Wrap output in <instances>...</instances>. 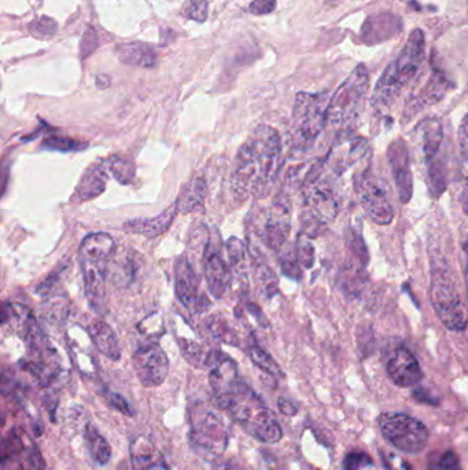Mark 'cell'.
Listing matches in <instances>:
<instances>
[{
  "label": "cell",
  "mask_w": 468,
  "mask_h": 470,
  "mask_svg": "<svg viewBox=\"0 0 468 470\" xmlns=\"http://www.w3.org/2000/svg\"><path fill=\"white\" fill-rule=\"evenodd\" d=\"M282 150L279 132L270 125H258L238 150L231 176L234 197H267L280 172Z\"/></svg>",
  "instance_id": "obj_1"
},
{
  "label": "cell",
  "mask_w": 468,
  "mask_h": 470,
  "mask_svg": "<svg viewBox=\"0 0 468 470\" xmlns=\"http://www.w3.org/2000/svg\"><path fill=\"white\" fill-rule=\"evenodd\" d=\"M423 61L424 35L420 29H415L409 35L404 49L383 71L373 88L371 106L376 113L388 112L395 105L404 88H407L419 74Z\"/></svg>",
  "instance_id": "obj_2"
},
{
  "label": "cell",
  "mask_w": 468,
  "mask_h": 470,
  "mask_svg": "<svg viewBox=\"0 0 468 470\" xmlns=\"http://www.w3.org/2000/svg\"><path fill=\"white\" fill-rule=\"evenodd\" d=\"M217 409L228 413L232 420L258 442L275 445L283 437V430L275 414L264 404L261 397L242 381L238 382L235 389L222 400Z\"/></svg>",
  "instance_id": "obj_3"
},
{
  "label": "cell",
  "mask_w": 468,
  "mask_h": 470,
  "mask_svg": "<svg viewBox=\"0 0 468 470\" xmlns=\"http://www.w3.org/2000/svg\"><path fill=\"white\" fill-rule=\"evenodd\" d=\"M116 252L117 247L113 237L106 233L85 237L78 247V263L84 278L85 295L90 305L100 314H104L107 308L106 282Z\"/></svg>",
  "instance_id": "obj_4"
},
{
  "label": "cell",
  "mask_w": 468,
  "mask_h": 470,
  "mask_svg": "<svg viewBox=\"0 0 468 470\" xmlns=\"http://www.w3.org/2000/svg\"><path fill=\"white\" fill-rule=\"evenodd\" d=\"M430 300L438 319L452 331L467 329V311L455 272L449 262L438 252L430 256Z\"/></svg>",
  "instance_id": "obj_5"
},
{
  "label": "cell",
  "mask_w": 468,
  "mask_h": 470,
  "mask_svg": "<svg viewBox=\"0 0 468 470\" xmlns=\"http://www.w3.org/2000/svg\"><path fill=\"white\" fill-rule=\"evenodd\" d=\"M324 163L312 165L302 184L304 209L301 222L304 234L313 237L323 227L332 222L340 212L338 192L328 177L323 176Z\"/></svg>",
  "instance_id": "obj_6"
},
{
  "label": "cell",
  "mask_w": 468,
  "mask_h": 470,
  "mask_svg": "<svg viewBox=\"0 0 468 470\" xmlns=\"http://www.w3.org/2000/svg\"><path fill=\"white\" fill-rule=\"evenodd\" d=\"M328 103L325 93L296 94L290 128V146L294 153L304 154L315 146L327 125Z\"/></svg>",
  "instance_id": "obj_7"
},
{
  "label": "cell",
  "mask_w": 468,
  "mask_h": 470,
  "mask_svg": "<svg viewBox=\"0 0 468 470\" xmlns=\"http://www.w3.org/2000/svg\"><path fill=\"white\" fill-rule=\"evenodd\" d=\"M208 404H196L190 410V445L205 459H219L224 454L229 430L217 411Z\"/></svg>",
  "instance_id": "obj_8"
},
{
  "label": "cell",
  "mask_w": 468,
  "mask_h": 470,
  "mask_svg": "<svg viewBox=\"0 0 468 470\" xmlns=\"http://www.w3.org/2000/svg\"><path fill=\"white\" fill-rule=\"evenodd\" d=\"M370 87V74L361 64L353 69L345 81L338 87L327 109V125L349 129L354 123L367 98Z\"/></svg>",
  "instance_id": "obj_9"
},
{
  "label": "cell",
  "mask_w": 468,
  "mask_h": 470,
  "mask_svg": "<svg viewBox=\"0 0 468 470\" xmlns=\"http://www.w3.org/2000/svg\"><path fill=\"white\" fill-rule=\"evenodd\" d=\"M354 189L370 221L379 225H388L395 221V208L390 187L382 177L371 172L370 168L364 170L356 175Z\"/></svg>",
  "instance_id": "obj_10"
},
{
  "label": "cell",
  "mask_w": 468,
  "mask_h": 470,
  "mask_svg": "<svg viewBox=\"0 0 468 470\" xmlns=\"http://www.w3.org/2000/svg\"><path fill=\"white\" fill-rule=\"evenodd\" d=\"M379 428L390 445L407 454H418L428 443L426 425L407 414L383 413L379 417Z\"/></svg>",
  "instance_id": "obj_11"
},
{
  "label": "cell",
  "mask_w": 468,
  "mask_h": 470,
  "mask_svg": "<svg viewBox=\"0 0 468 470\" xmlns=\"http://www.w3.org/2000/svg\"><path fill=\"white\" fill-rule=\"evenodd\" d=\"M292 231V204L286 192L279 193L271 205L261 213L256 233L271 250L284 247Z\"/></svg>",
  "instance_id": "obj_12"
},
{
  "label": "cell",
  "mask_w": 468,
  "mask_h": 470,
  "mask_svg": "<svg viewBox=\"0 0 468 470\" xmlns=\"http://www.w3.org/2000/svg\"><path fill=\"white\" fill-rule=\"evenodd\" d=\"M368 151L370 146L366 138L356 135L350 129H342L324 160V168L335 176H341L361 161Z\"/></svg>",
  "instance_id": "obj_13"
},
{
  "label": "cell",
  "mask_w": 468,
  "mask_h": 470,
  "mask_svg": "<svg viewBox=\"0 0 468 470\" xmlns=\"http://www.w3.org/2000/svg\"><path fill=\"white\" fill-rule=\"evenodd\" d=\"M132 365L139 382L146 388L160 387L169 372V359L158 344H148L136 349Z\"/></svg>",
  "instance_id": "obj_14"
},
{
  "label": "cell",
  "mask_w": 468,
  "mask_h": 470,
  "mask_svg": "<svg viewBox=\"0 0 468 470\" xmlns=\"http://www.w3.org/2000/svg\"><path fill=\"white\" fill-rule=\"evenodd\" d=\"M174 289L179 301L194 314L210 308L209 298L199 292V278L186 256H180L174 263Z\"/></svg>",
  "instance_id": "obj_15"
},
{
  "label": "cell",
  "mask_w": 468,
  "mask_h": 470,
  "mask_svg": "<svg viewBox=\"0 0 468 470\" xmlns=\"http://www.w3.org/2000/svg\"><path fill=\"white\" fill-rule=\"evenodd\" d=\"M208 371L209 384L213 392V401L215 406H219L241 381L238 377V366L229 356L220 351L213 349L208 365Z\"/></svg>",
  "instance_id": "obj_16"
},
{
  "label": "cell",
  "mask_w": 468,
  "mask_h": 470,
  "mask_svg": "<svg viewBox=\"0 0 468 470\" xmlns=\"http://www.w3.org/2000/svg\"><path fill=\"white\" fill-rule=\"evenodd\" d=\"M388 158L398 198L402 204H408L414 194V175L407 142L401 138L393 141L388 148Z\"/></svg>",
  "instance_id": "obj_17"
},
{
  "label": "cell",
  "mask_w": 468,
  "mask_h": 470,
  "mask_svg": "<svg viewBox=\"0 0 468 470\" xmlns=\"http://www.w3.org/2000/svg\"><path fill=\"white\" fill-rule=\"evenodd\" d=\"M450 88H453V84L446 78V76L441 71L434 69L419 91L407 100L404 109V122H409L426 107L440 102Z\"/></svg>",
  "instance_id": "obj_18"
},
{
  "label": "cell",
  "mask_w": 468,
  "mask_h": 470,
  "mask_svg": "<svg viewBox=\"0 0 468 470\" xmlns=\"http://www.w3.org/2000/svg\"><path fill=\"white\" fill-rule=\"evenodd\" d=\"M203 274L210 295L217 300L225 296L231 286L232 271L224 260L222 252L210 247V244H208L203 253Z\"/></svg>",
  "instance_id": "obj_19"
},
{
  "label": "cell",
  "mask_w": 468,
  "mask_h": 470,
  "mask_svg": "<svg viewBox=\"0 0 468 470\" xmlns=\"http://www.w3.org/2000/svg\"><path fill=\"white\" fill-rule=\"evenodd\" d=\"M388 374L397 387L411 388L423 378L418 359L405 346H398L388 359Z\"/></svg>",
  "instance_id": "obj_20"
},
{
  "label": "cell",
  "mask_w": 468,
  "mask_h": 470,
  "mask_svg": "<svg viewBox=\"0 0 468 470\" xmlns=\"http://www.w3.org/2000/svg\"><path fill=\"white\" fill-rule=\"evenodd\" d=\"M110 176L109 161L107 158H102L91 164L80 177L78 184L76 186L72 201L81 204L87 201H92L104 193L107 180Z\"/></svg>",
  "instance_id": "obj_21"
},
{
  "label": "cell",
  "mask_w": 468,
  "mask_h": 470,
  "mask_svg": "<svg viewBox=\"0 0 468 470\" xmlns=\"http://www.w3.org/2000/svg\"><path fill=\"white\" fill-rule=\"evenodd\" d=\"M402 29L401 20L390 13L371 16L361 28V39L366 45H378L395 37Z\"/></svg>",
  "instance_id": "obj_22"
},
{
  "label": "cell",
  "mask_w": 468,
  "mask_h": 470,
  "mask_svg": "<svg viewBox=\"0 0 468 470\" xmlns=\"http://www.w3.org/2000/svg\"><path fill=\"white\" fill-rule=\"evenodd\" d=\"M415 136L420 143L424 161L430 164L440 155L444 143V125L436 117H427L416 125Z\"/></svg>",
  "instance_id": "obj_23"
},
{
  "label": "cell",
  "mask_w": 468,
  "mask_h": 470,
  "mask_svg": "<svg viewBox=\"0 0 468 470\" xmlns=\"http://www.w3.org/2000/svg\"><path fill=\"white\" fill-rule=\"evenodd\" d=\"M177 212H179L177 205L174 202L155 218H145V219L139 218V219H132V221L124 223V231L136 234V235H143L146 238L160 237L171 227Z\"/></svg>",
  "instance_id": "obj_24"
},
{
  "label": "cell",
  "mask_w": 468,
  "mask_h": 470,
  "mask_svg": "<svg viewBox=\"0 0 468 470\" xmlns=\"http://www.w3.org/2000/svg\"><path fill=\"white\" fill-rule=\"evenodd\" d=\"M140 266H142V259L139 253L129 249L123 252L117 250L110 264L109 276L112 279V283L119 289H125L131 286V283L136 278V274L139 271Z\"/></svg>",
  "instance_id": "obj_25"
},
{
  "label": "cell",
  "mask_w": 468,
  "mask_h": 470,
  "mask_svg": "<svg viewBox=\"0 0 468 470\" xmlns=\"http://www.w3.org/2000/svg\"><path fill=\"white\" fill-rule=\"evenodd\" d=\"M88 334L99 352L110 360H120L121 346L116 331L102 319H92L88 324Z\"/></svg>",
  "instance_id": "obj_26"
},
{
  "label": "cell",
  "mask_w": 468,
  "mask_h": 470,
  "mask_svg": "<svg viewBox=\"0 0 468 470\" xmlns=\"http://www.w3.org/2000/svg\"><path fill=\"white\" fill-rule=\"evenodd\" d=\"M132 470H154L162 465V457L155 445L145 436H138L131 443Z\"/></svg>",
  "instance_id": "obj_27"
},
{
  "label": "cell",
  "mask_w": 468,
  "mask_h": 470,
  "mask_svg": "<svg viewBox=\"0 0 468 470\" xmlns=\"http://www.w3.org/2000/svg\"><path fill=\"white\" fill-rule=\"evenodd\" d=\"M117 58L131 66H139V68H152L155 66L157 57L154 49L148 45L140 43V42H128L117 46L116 49Z\"/></svg>",
  "instance_id": "obj_28"
},
{
  "label": "cell",
  "mask_w": 468,
  "mask_h": 470,
  "mask_svg": "<svg viewBox=\"0 0 468 470\" xmlns=\"http://www.w3.org/2000/svg\"><path fill=\"white\" fill-rule=\"evenodd\" d=\"M206 196H208L206 180L202 176L196 177L181 189L179 197L176 199L179 213H191L197 211L198 208H202Z\"/></svg>",
  "instance_id": "obj_29"
},
{
  "label": "cell",
  "mask_w": 468,
  "mask_h": 470,
  "mask_svg": "<svg viewBox=\"0 0 468 470\" xmlns=\"http://www.w3.org/2000/svg\"><path fill=\"white\" fill-rule=\"evenodd\" d=\"M225 249H227L228 264L231 267V271L238 276L241 283L247 286L248 276H250V260H248L247 247L239 238L231 237L225 242Z\"/></svg>",
  "instance_id": "obj_30"
},
{
  "label": "cell",
  "mask_w": 468,
  "mask_h": 470,
  "mask_svg": "<svg viewBox=\"0 0 468 470\" xmlns=\"http://www.w3.org/2000/svg\"><path fill=\"white\" fill-rule=\"evenodd\" d=\"M84 440L87 443L88 454L92 462L98 466L107 465L112 458V447L94 426L87 425L84 432Z\"/></svg>",
  "instance_id": "obj_31"
},
{
  "label": "cell",
  "mask_w": 468,
  "mask_h": 470,
  "mask_svg": "<svg viewBox=\"0 0 468 470\" xmlns=\"http://www.w3.org/2000/svg\"><path fill=\"white\" fill-rule=\"evenodd\" d=\"M177 343L184 359L190 365L197 369H208L213 349H206L202 344L190 339H177Z\"/></svg>",
  "instance_id": "obj_32"
},
{
  "label": "cell",
  "mask_w": 468,
  "mask_h": 470,
  "mask_svg": "<svg viewBox=\"0 0 468 470\" xmlns=\"http://www.w3.org/2000/svg\"><path fill=\"white\" fill-rule=\"evenodd\" d=\"M205 327L210 333V336L222 343H225L228 346H239V339L236 336V331L234 327L229 324L222 315L213 314L205 321Z\"/></svg>",
  "instance_id": "obj_33"
},
{
  "label": "cell",
  "mask_w": 468,
  "mask_h": 470,
  "mask_svg": "<svg viewBox=\"0 0 468 470\" xmlns=\"http://www.w3.org/2000/svg\"><path fill=\"white\" fill-rule=\"evenodd\" d=\"M254 282L258 292L267 298L277 293V276L265 260L254 262Z\"/></svg>",
  "instance_id": "obj_34"
},
{
  "label": "cell",
  "mask_w": 468,
  "mask_h": 470,
  "mask_svg": "<svg viewBox=\"0 0 468 470\" xmlns=\"http://www.w3.org/2000/svg\"><path fill=\"white\" fill-rule=\"evenodd\" d=\"M248 356L251 362L267 374L272 377H283V372L280 370L279 365L275 362V359L271 355L261 346H258L256 341H251L248 344Z\"/></svg>",
  "instance_id": "obj_35"
},
{
  "label": "cell",
  "mask_w": 468,
  "mask_h": 470,
  "mask_svg": "<svg viewBox=\"0 0 468 470\" xmlns=\"http://www.w3.org/2000/svg\"><path fill=\"white\" fill-rule=\"evenodd\" d=\"M110 175L121 184H129L135 179V164L124 155H112L107 158Z\"/></svg>",
  "instance_id": "obj_36"
},
{
  "label": "cell",
  "mask_w": 468,
  "mask_h": 470,
  "mask_svg": "<svg viewBox=\"0 0 468 470\" xmlns=\"http://www.w3.org/2000/svg\"><path fill=\"white\" fill-rule=\"evenodd\" d=\"M301 264L298 262L296 257V247H286L282 254H280V269L282 272L294 279V281H299L302 278V270H301Z\"/></svg>",
  "instance_id": "obj_37"
},
{
  "label": "cell",
  "mask_w": 468,
  "mask_h": 470,
  "mask_svg": "<svg viewBox=\"0 0 468 470\" xmlns=\"http://www.w3.org/2000/svg\"><path fill=\"white\" fill-rule=\"evenodd\" d=\"M296 253L298 257L299 264L304 269H312L313 263H315V247L313 244L311 242L309 237L304 233H301L296 237Z\"/></svg>",
  "instance_id": "obj_38"
},
{
  "label": "cell",
  "mask_w": 468,
  "mask_h": 470,
  "mask_svg": "<svg viewBox=\"0 0 468 470\" xmlns=\"http://www.w3.org/2000/svg\"><path fill=\"white\" fill-rule=\"evenodd\" d=\"M181 14L188 20L205 23L209 16V4L206 0H186L181 7Z\"/></svg>",
  "instance_id": "obj_39"
},
{
  "label": "cell",
  "mask_w": 468,
  "mask_h": 470,
  "mask_svg": "<svg viewBox=\"0 0 468 470\" xmlns=\"http://www.w3.org/2000/svg\"><path fill=\"white\" fill-rule=\"evenodd\" d=\"M427 470H462L459 457L453 451H445L430 457Z\"/></svg>",
  "instance_id": "obj_40"
},
{
  "label": "cell",
  "mask_w": 468,
  "mask_h": 470,
  "mask_svg": "<svg viewBox=\"0 0 468 470\" xmlns=\"http://www.w3.org/2000/svg\"><path fill=\"white\" fill-rule=\"evenodd\" d=\"M58 25L49 17H39L29 24V32L32 36L40 40H49L56 33Z\"/></svg>",
  "instance_id": "obj_41"
},
{
  "label": "cell",
  "mask_w": 468,
  "mask_h": 470,
  "mask_svg": "<svg viewBox=\"0 0 468 470\" xmlns=\"http://www.w3.org/2000/svg\"><path fill=\"white\" fill-rule=\"evenodd\" d=\"M85 142H80L72 138L66 136H49L43 142V148L49 150H58V151H76V150H84L87 148Z\"/></svg>",
  "instance_id": "obj_42"
},
{
  "label": "cell",
  "mask_w": 468,
  "mask_h": 470,
  "mask_svg": "<svg viewBox=\"0 0 468 470\" xmlns=\"http://www.w3.org/2000/svg\"><path fill=\"white\" fill-rule=\"evenodd\" d=\"M371 465V458L363 452H350L344 459V470H360Z\"/></svg>",
  "instance_id": "obj_43"
},
{
  "label": "cell",
  "mask_w": 468,
  "mask_h": 470,
  "mask_svg": "<svg viewBox=\"0 0 468 470\" xmlns=\"http://www.w3.org/2000/svg\"><path fill=\"white\" fill-rule=\"evenodd\" d=\"M276 8V0H253L248 6V13L253 16H267Z\"/></svg>",
  "instance_id": "obj_44"
},
{
  "label": "cell",
  "mask_w": 468,
  "mask_h": 470,
  "mask_svg": "<svg viewBox=\"0 0 468 470\" xmlns=\"http://www.w3.org/2000/svg\"><path fill=\"white\" fill-rule=\"evenodd\" d=\"M457 141H459L460 155H462L463 161L468 164V114L464 116V119L460 123L459 134H457Z\"/></svg>",
  "instance_id": "obj_45"
},
{
  "label": "cell",
  "mask_w": 468,
  "mask_h": 470,
  "mask_svg": "<svg viewBox=\"0 0 468 470\" xmlns=\"http://www.w3.org/2000/svg\"><path fill=\"white\" fill-rule=\"evenodd\" d=\"M107 400H109V403H110V406L113 409H116L117 411L123 413L124 416L133 417V410L131 409L129 403L120 394H109L107 395Z\"/></svg>",
  "instance_id": "obj_46"
},
{
  "label": "cell",
  "mask_w": 468,
  "mask_h": 470,
  "mask_svg": "<svg viewBox=\"0 0 468 470\" xmlns=\"http://www.w3.org/2000/svg\"><path fill=\"white\" fill-rule=\"evenodd\" d=\"M277 407H279L280 413L284 414V416L292 417V416H296V406H294L292 401L286 400L284 397H279V400H277Z\"/></svg>",
  "instance_id": "obj_47"
},
{
  "label": "cell",
  "mask_w": 468,
  "mask_h": 470,
  "mask_svg": "<svg viewBox=\"0 0 468 470\" xmlns=\"http://www.w3.org/2000/svg\"><path fill=\"white\" fill-rule=\"evenodd\" d=\"M459 201H460V205L463 208V212L468 216V177L463 182V186L460 189Z\"/></svg>",
  "instance_id": "obj_48"
},
{
  "label": "cell",
  "mask_w": 468,
  "mask_h": 470,
  "mask_svg": "<svg viewBox=\"0 0 468 470\" xmlns=\"http://www.w3.org/2000/svg\"><path fill=\"white\" fill-rule=\"evenodd\" d=\"M212 470H239L232 462L228 461H216Z\"/></svg>",
  "instance_id": "obj_49"
},
{
  "label": "cell",
  "mask_w": 468,
  "mask_h": 470,
  "mask_svg": "<svg viewBox=\"0 0 468 470\" xmlns=\"http://www.w3.org/2000/svg\"><path fill=\"white\" fill-rule=\"evenodd\" d=\"M464 253H466V266H464V275H466V286H467L468 296V244L464 245Z\"/></svg>",
  "instance_id": "obj_50"
},
{
  "label": "cell",
  "mask_w": 468,
  "mask_h": 470,
  "mask_svg": "<svg viewBox=\"0 0 468 470\" xmlns=\"http://www.w3.org/2000/svg\"><path fill=\"white\" fill-rule=\"evenodd\" d=\"M467 3H468V0H467Z\"/></svg>",
  "instance_id": "obj_51"
}]
</instances>
